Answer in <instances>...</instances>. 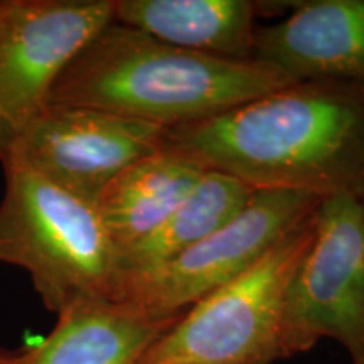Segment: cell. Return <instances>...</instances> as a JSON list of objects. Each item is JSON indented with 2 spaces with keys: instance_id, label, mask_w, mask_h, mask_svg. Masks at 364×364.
<instances>
[{
  "instance_id": "cell-9",
  "label": "cell",
  "mask_w": 364,
  "mask_h": 364,
  "mask_svg": "<svg viewBox=\"0 0 364 364\" xmlns=\"http://www.w3.org/2000/svg\"><path fill=\"white\" fill-rule=\"evenodd\" d=\"M255 58L299 81L364 83V0L300 4L257 33Z\"/></svg>"
},
{
  "instance_id": "cell-6",
  "label": "cell",
  "mask_w": 364,
  "mask_h": 364,
  "mask_svg": "<svg viewBox=\"0 0 364 364\" xmlns=\"http://www.w3.org/2000/svg\"><path fill=\"white\" fill-rule=\"evenodd\" d=\"M321 196L255 191L233 220L154 270L122 280L117 299L157 317H176L262 258L316 211Z\"/></svg>"
},
{
  "instance_id": "cell-2",
  "label": "cell",
  "mask_w": 364,
  "mask_h": 364,
  "mask_svg": "<svg viewBox=\"0 0 364 364\" xmlns=\"http://www.w3.org/2000/svg\"><path fill=\"white\" fill-rule=\"evenodd\" d=\"M295 83L262 59L184 51L112 21L63 71L48 107L93 108L169 130Z\"/></svg>"
},
{
  "instance_id": "cell-14",
  "label": "cell",
  "mask_w": 364,
  "mask_h": 364,
  "mask_svg": "<svg viewBox=\"0 0 364 364\" xmlns=\"http://www.w3.org/2000/svg\"><path fill=\"white\" fill-rule=\"evenodd\" d=\"M12 354H14V353H11V351H7V349L0 348V364H11Z\"/></svg>"
},
{
  "instance_id": "cell-7",
  "label": "cell",
  "mask_w": 364,
  "mask_h": 364,
  "mask_svg": "<svg viewBox=\"0 0 364 364\" xmlns=\"http://www.w3.org/2000/svg\"><path fill=\"white\" fill-rule=\"evenodd\" d=\"M113 9L115 0H0V161Z\"/></svg>"
},
{
  "instance_id": "cell-3",
  "label": "cell",
  "mask_w": 364,
  "mask_h": 364,
  "mask_svg": "<svg viewBox=\"0 0 364 364\" xmlns=\"http://www.w3.org/2000/svg\"><path fill=\"white\" fill-rule=\"evenodd\" d=\"M2 167L0 263L29 273L46 309L54 314L80 299L115 300L120 252L97 204L26 167Z\"/></svg>"
},
{
  "instance_id": "cell-5",
  "label": "cell",
  "mask_w": 364,
  "mask_h": 364,
  "mask_svg": "<svg viewBox=\"0 0 364 364\" xmlns=\"http://www.w3.org/2000/svg\"><path fill=\"white\" fill-rule=\"evenodd\" d=\"M324 338L344 346L351 364H364V211L354 194L318 204L316 236L287 292L280 359Z\"/></svg>"
},
{
  "instance_id": "cell-15",
  "label": "cell",
  "mask_w": 364,
  "mask_h": 364,
  "mask_svg": "<svg viewBox=\"0 0 364 364\" xmlns=\"http://www.w3.org/2000/svg\"><path fill=\"white\" fill-rule=\"evenodd\" d=\"M361 203H363V211H364V196L361 198Z\"/></svg>"
},
{
  "instance_id": "cell-12",
  "label": "cell",
  "mask_w": 364,
  "mask_h": 364,
  "mask_svg": "<svg viewBox=\"0 0 364 364\" xmlns=\"http://www.w3.org/2000/svg\"><path fill=\"white\" fill-rule=\"evenodd\" d=\"M204 172L193 159L164 144L105 188L97 209L120 258L174 213Z\"/></svg>"
},
{
  "instance_id": "cell-11",
  "label": "cell",
  "mask_w": 364,
  "mask_h": 364,
  "mask_svg": "<svg viewBox=\"0 0 364 364\" xmlns=\"http://www.w3.org/2000/svg\"><path fill=\"white\" fill-rule=\"evenodd\" d=\"M255 4L247 0H115L113 21L209 56L255 58Z\"/></svg>"
},
{
  "instance_id": "cell-4",
  "label": "cell",
  "mask_w": 364,
  "mask_h": 364,
  "mask_svg": "<svg viewBox=\"0 0 364 364\" xmlns=\"http://www.w3.org/2000/svg\"><path fill=\"white\" fill-rule=\"evenodd\" d=\"M316 211L252 267L189 307L139 364H272L280 359L287 292L316 236Z\"/></svg>"
},
{
  "instance_id": "cell-13",
  "label": "cell",
  "mask_w": 364,
  "mask_h": 364,
  "mask_svg": "<svg viewBox=\"0 0 364 364\" xmlns=\"http://www.w3.org/2000/svg\"><path fill=\"white\" fill-rule=\"evenodd\" d=\"M253 194L255 189L245 182L223 172L206 171L184 201L154 233L122 255V280L154 270L179 257L233 220Z\"/></svg>"
},
{
  "instance_id": "cell-1",
  "label": "cell",
  "mask_w": 364,
  "mask_h": 364,
  "mask_svg": "<svg viewBox=\"0 0 364 364\" xmlns=\"http://www.w3.org/2000/svg\"><path fill=\"white\" fill-rule=\"evenodd\" d=\"M167 147L255 191L364 196V83L299 81L169 129Z\"/></svg>"
},
{
  "instance_id": "cell-10",
  "label": "cell",
  "mask_w": 364,
  "mask_h": 364,
  "mask_svg": "<svg viewBox=\"0 0 364 364\" xmlns=\"http://www.w3.org/2000/svg\"><path fill=\"white\" fill-rule=\"evenodd\" d=\"M54 329L11 364H139L149 348L176 324L110 299H80L58 314Z\"/></svg>"
},
{
  "instance_id": "cell-8",
  "label": "cell",
  "mask_w": 364,
  "mask_h": 364,
  "mask_svg": "<svg viewBox=\"0 0 364 364\" xmlns=\"http://www.w3.org/2000/svg\"><path fill=\"white\" fill-rule=\"evenodd\" d=\"M167 129L83 107L49 105L0 164H16L97 204L127 167L157 152Z\"/></svg>"
}]
</instances>
